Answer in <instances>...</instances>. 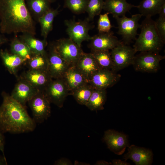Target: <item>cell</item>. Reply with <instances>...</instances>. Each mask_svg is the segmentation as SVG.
Masks as SVG:
<instances>
[{"label": "cell", "mask_w": 165, "mask_h": 165, "mask_svg": "<svg viewBox=\"0 0 165 165\" xmlns=\"http://www.w3.org/2000/svg\"><path fill=\"white\" fill-rule=\"evenodd\" d=\"M0 32L35 35V22L26 0H0Z\"/></svg>", "instance_id": "6da1fadb"}, {"label": "cell", "mask_w": 165, "mask_h": 165, "mask_svg": "<svg viewBox=\"0 0 165 165\" xmlns=\"http://www.w3.org/2000/svg\"><path fill=\"white\" fill-rule=\"evenodd\" d=\"M2 96L3 101L0 107V131L13 134L33 131L36 123L28 114L25 107L11 95L4 93Z\"/></svg>", "instance_id": "7a4b0ae2"}, {"label": "cell", "mask_w": 165, "mask_h": 165, "mask_svg": "<svg viewBox=\"0 0 165 165\" xmlns=\"http://www.w3.org/2000/svg\"><path fill=\"white\" fill-rule=\"evenodd\" d=\"M141 31L133 48L136 52H159L165 42L161 39L151 17H145L140 24Z\"/></svg>", "instance_id": "3957f363"}, {"label": "cell", "mask_w": 165, "mask_h": 165, "mask_svg": "<svg viewBox=\"0 0 165 165\" xmlns=\"http://www.w3.org/2000/svg\"><path fill=\"white\" fill-rule=\"evenodd\" d=\"M142 16L139 13L132 15L130 18L124 15L115 18L118 25L117 33L121 36V40L124 44L128 45L136 39L137 31L140 26L139 21Z\"/></svg>", "instance_id": "277c9868"}, {"label": "cell", "mask_w": 165, "mask_h": 165, "mask_svg": "<svg viewBox=\"0 0 165 165\" xmlns=\"http://www.w3.org/2000/svg\"><path fill=\"white\" fill-rule=\"evenodd\" d=\"M90 22L87 18L78 21L74 20L64 21L67 27L66 31L69 38L80 47L83 42L90 39L91 37L89 34V31L94 28V25Z\"/></svg>", "instance_id": "5b68a950"}, {"label": "cell", "mask_w": 165, "mask_h": 165, "mask_svg": "<svg viewBox=\"0 0 165 165\" xmlns=\"http://www.w3.org/2000/svg\"><path fill=\"white\" fill-rule=\"evenodd\" d=\"M165 56L159 53L151 51L141 52L135 55L132 65L137 71L148 73L157 72L160 68V62Z\"/></svg>", "instance_id": "8992f818"}, {"label": "cell", "mask_w": 165, "mask_h": 165, "mask_svg": "<svg viewBox=\"0 0 165 165\" xmlns=\"http://www.w3.org/2000/svg\"><path fill=\"white\" fill-rule=\"evenodd\" d=\"M28 103L36 123H42L50 116L51 103L44 91H38Z\"/></svg>", "instance_id": "52a82bcc"}, {"label": "cell", "mask_w": 165, "mask_h": 165, "mask_svg": "<svg viewBox=\"0 0 165 165\" xmlns=\"http://www.w3.org/2000/svg\"><path fill=\"white\" fill-rule=\"evenodd\" d=\"M112 71L115 72L132 64L136 53L134 48L123 42L111 50Z\"/></svg>", "instance_id": "ba28073f"}, {"label": "cell", "mask_w": 165, "mask_h": 165, "mask_svg": "<svg viewBox=\"0 0 165 165\" xmlns=\"http://www.w3.org/2000/svg\"><path fill=\"white\" fill-rule=\"evenodd\" d=\"M58 53L70 66L74 65L84 52L70 38H60L53 42Z\"/></svg>", "instance_id": "9c48e42d"}, {"label": "cell", "mask_w": 165, "mask_h": 165, "mask_svg": "<svg viewBox=\"0 0 165 165\" xmlns=\"http://www.w3.org/2000/svg\"><path fill=\"white\" fill-rule=\"evenodd\" d=\"M44 92L51 103L61 108L70 92L62 78L54 79L47 86Z\"/></svg>", "instance_id": "30bf717a"}, {"label": "cell", "mask_w": 165, "mask_h": 165, "mask_svg": "<svg viewBox=\"0 0 165 165\" xmlns=\"http://www.w3.org/2000/svg\"><path fill=\"white\" fill-rule=\"evenodd\" d=\"M47 52L50 75L52 79L62 78L70 65L60 56L53 43L50 44Z\"/></svg>", "instance_id": "8fae6325"}, {"label": "cell", "mask_w": 165, "mask_h": 165, "mask_svg": "<svg viewBox=\"0 0 165 165\" xmlns=\"http://www.w3.org/2000/svg\"><path fill=\"white\" fill-rule=\"evenodd\" d=\"M88 45L91 51L109 50L121 43L122 41L114 35L113 31L98 32L91 37Z\"/></svg>", "instance_id": "7c38bea8"}, {"label": "cell", "mask_w": 165, "mask_h": 165, "mask_svg": "<svg viewBox=\"0 0 165 165\" xmlns=\"http://www.w3.org/2000/svg\"><path fill=\"white\" fill-rule=\"evenodd\" d=\"M119 78V75L114 71L101 69L93 74L88 83L95 89H106L114 85Z\"/></svg>", "instance_id": "4fadbf2b"}, {"label": "cell", "mask_w": 165, "mask_h": 165, "mask_svg": "<svg viewBox=\"0 0 165 165\" xmlns=\"http://www.w3.org/2000/svg\"><path fill=\"white\" fill-rule=\"evenodd\" d=\"M20 78L42 91H44L53 79L48 71L29 69Z\"/></svg>", "instance_id": "5bb4252c"}, {"label": "cell", "mask_w": 165, "mask_h": 165, "mask_svg": "<svg viewBox=\"0 0 165 165\" xmlns=\"http://www.w3.org/2000/svg\"><path fill=\"white\" fill-rule=\"evenodd\" d=\"M103 139L108 148L117 155L123 153L128 145L127 137L125 135L112 130L105 132Z\"/></svg>", "instance_id": "9a60e30c"}, {"label": "cell", "mask_w": 165, "mask_h": 165, "mask_svg": "<svg viewBox=\"0 0 165 165\" xmlns=\"http://www.w3.org/2000/svg\"><path fill=\"white\" fill-rule=\"evenodd\" d=\"M38 91L29 82L20 78L16 84L11 96L25 107L26 103Z\"/></svg>", "instance_id": "2e32d148"}, {"label": "cell", "mask_w": 165, "mask_h": 165, "mask_svg": "<svg viewBox=\"0 0 165 165\" xmlns=\"http://www.w3.org/2000/svg\"><path fill=\"white\" fill-rule=\"evenodd\" d=\"M88 81L96 72L101 69L91 52H84L74 65Z\"/></svg>", "instance_id": "e0dca14e"}, {"label": "cell", "mask_w": 165, "mask_h": 165, "mask_svg": "<svg viewBox=\"0 0 165 165\" xmlns=\"http://www.w3.org/2000/svg\"><path fill=\"white\" fill-rule=\"evenodd\" d=\"M128 150L124 156L126 160L130 159L137 165H150L152 163V153L150 150L134 145L129 147Z\"/></svg>", "instance_id": "ac0fdd59"}, {"label": "cell", "mask_w": 165, "mask_h": 165, "mask_svg": "<svg viewBox=\"0 0 165 165\" xmlns=\"http://www.w3.org/2000/svg\"><path fill=\"white\" fill-rule=\"evenodd\" d=\"M136 7L126 0H105L103 9L116 18L125 15L132 8Z\"/></svg>", "instance_id": "d6986e66"}, {"label": "cell", "mask_w": 165, "mask_h": 165, "mask_svg": "<svg viewBox=\"0 0 165 165\" xmlns=\"http://www.w3.org/2000/svg\"><path fill=\"white\" fill-rule=\"evenodd\" d=\"M62 78L70 92L88 83L84 76L74 65L69 67Z\"/></svg>", "instance_id": "ffe728a7"}, {"label": "cell", "mask_w": 165, "mask_h": 165, "mask_svg": "<svg viewBox=\"0 0 165 165\" xmlns=\"http://www.w3.org/2000/svg\"><path fill=\"white\" fill-rule=\"evenodd\" d=\"M23 34L19 36V38L27 46L32 54L47 53L45 49L47 45L46 39L40 40L35 37L34 35L27 33Z\"/></svg>", "instance_id": "44dd1931"}, {"label": "cell", "mask_w": 165, "mask_h": 165, "mask_svg": "<svg viewBox=\"0 0 165 165\" xmlns=\"http://www.w3.org/2000/svg\"><path fill=\"white\" fill-rule=\"evenodd\" d=\"M165 3V0H142L136 7L142 16L152 17L159 13Z\"/></svg>", "instance_id": "7402d4cb"}, {"label": "cell", "mask_w": 165, "mask_h": 165, "mask_svg": "<svg viewBox=\"0 0 165 165\" xmlns=\"http://www.w3.org/2000/svg\"><path fill=\"white\" fill-rule=\"evenodd\" d=\"M0 56L9 72L16 75L18 68L27 61L16 54L10 53L6 50H1Z\"/></svg>", "instance_id": "603a6c76"}, {"label": "cell", "mask_w": 165, "mask_h": 165, "mask_svg": "<svg viewBox=\"0 0 165 165\" xmlns=\"http://www.w3.org/2000/svg\"><path fill=\"white\" fill-rule=\"evenodd\" d=\"M27 8L32 18H39L51 8L48 0H26Z\"/></svg>", "instance_id": "cb8c5ba5"}, {"label": "cell", "mask_w": 165, "mask_h": 165, "mask_svg": "<svg viewBox=\"0 0 165 165\" xmlns=\"http://www.w3.org/2000/svg\"><path fill=\"white\" fill-rule=\"evenodd\" d=\"M59 7L56 9L50 8L38 20L41 26V35L46 39L50 32L53 28V23L55 17L58 14Z\"/></svg>", "instance_id": "d4e9b609"}, {"label": "cell", "mask_w": 165, "mask_h": 165, "mask_svg": "<svg viewBox=\"0 0 165 165\" xmlns=\"http://www.w3.org/2000/svg\"><path fill=\"white\" fill-rule=\"evenodd\" d=\"M106 98V89L94 88L85 106L91 111L103 110Z\"/></svg>", "instance_id": "484cf974"}, {"label": "cell", "mask_w": 165, "mask_h": 165, "mask_svg": "<svg viewBox=\"0 0 165 165\" xmlns=\"http://www.w3.org/2000/svg\"><path fill=\"white\" fill-rule=\"evenodd\" d=\"M94 88L87 83L70 92L79 104L86 105Z\"/></svg>", "instance_id": "4316f807"}, {"label": "cell", "mask_w": 165, "mask_h": 165, "mask_svg": "<svg viewBox=\"0 0 165 165\" xmlns=\"http://www.w3.org/2000/svg\"><path fill=\"white\" fill-rule=\"evenodd\" d=\"M10 46L12 53L19 56L27 61L30 58L32 54L29 49L19 38L15 36L11 41Z\"/></svg>", "instance_id": "83f0119b"}, {"label": "cell", "mask_w": 165, "mask_h": 165, "mask_svg": "<svg viewBox=\"0 0 165 165\" xmlns=\"http://www.w3.org/2000/svg\"><path fill=\"white\" fill-rule=\"evenodd\" d=\"M91 53L101 69L112 71V61L109 50L93 51Z\"/></svg>", "instance_id": "f1b7e54d"}, {"label": "cell", "mask_w": 165, "mask_h": 165, "mask_svg": "<svg viewBox=\"0 0 165 165\" xmlns=\"http://www.w3.org/2000/svg\"><path fill=\"white\" fill-rule=\"evenodd\" d=\"M26 61L29 69L48 71L47 52L44 54H32Z\"/></svg>", "instance_id": "f546056e"}, {"label": "cell", "mask_w": 165, "mask_h": 165, "mask_svg": "<svg viewBox=\"0 0 165 165\" xmlns=\"http://www.w3.org/2000/svg\"><path fill=\"white\" fill-rule=\"evenodd\" d=\"M104 5L103 0H89L86 12L88 14L87 18L90 21H92L96 16L100 14Z\"/></svg>", "instance_id": "4dcf8cb0"}, {"label": "cell", "mask_w": 165, "mask_h": 165, "mask_svg": "<svg viewBox=\"0 0 165 165\" xmlns=\"http://www.w3.org/2000/svg\"><path fill=\"white\" fill-rule=\"evenodd\" d=\"M89 0H64V7L68 9L75 14L86 12Z\"/></svg>", "instance_id": "1f68e13d"}, {"label": "cell", "mask_w": 165, "mask_h": 165, "mask_svg": "<svg viewBox=\"0 0 165 165\" xmlns=\"http://www.w3.org/2000/svg\"><path fill=\"white\" fill-rule=\"evenodd\" d=\"M108 14L106 12L104 14L99 15L97 22V29L99 32H108L113 27L111 24Z\"/></svg>", "instance_id": "d6a6232c"}, {"label": "cell", "mask_w": 165, "mask_h": 165, "mask_svg": "<svg viewBox=\"0 0 165 165\" xmlns=\"http://www.w3.org/2000/svg\"><path fill=\"white\" fill-rule=\"evenodd\" d=\"M155 22L158 31L161 39L165 42V18L159 17Z\"/></svg>", "instance_id": "836d02e7"}, {"label": "cell", "mask_w": 165, "mask_h": 165, "mask_svg": "<svg viewBox=\"0 0 165 165\" xmlns=\"http://www.w3.org/2000/svg\"><path fill=\"white\" fill-rule=\"evenodd\" d=\"M55 165H72V162L68 159L65 158H62L55 162Z\"/></svg>", "instance_id": "e575fe53"}, {"label": "cell", "mask_w": 165, "mask_h": 165, "mask_svg": "<svg viewBox=\"0 0 165 165\" xmlns=\"http://www.w3.org/2000/svg\"><path fill=\"white\" fill-rule=\"evenodd\" d=\"M2 133L0 131V150L2 152L4 156L6 158L4 153V139Z\"/></svg>", "instance_id": "d590c367"}, {"label": "cell", "mask_w": 165, "mask_h": 165, "mask_svg": "<svg viewBox=\"0 0 165 165\" xmlns=\"http://www.w3.org/2000/svg\"><path fill=\"white\" fill-rule=\"evenodd\" d=\"M112 164L114 165H128L129 163L120 160H114L112 161Z\"/></svg>", "instance_id": "8d00e7d4"}, {"label": "cell", "mask_w": 165, "mask_h": 165, "mask_svg": "<svg viewBox=\"0 0 165 165\" xmlns=\"http://www.w3.org/2000/svg\"><path fill=\"white\" fill-rule=\"evenodd\" d=\"M158 14L159 17L165 18V3L163 5Z\"/></svg>", "instance_id": "74e56055"}, {"label": "cell", "mask_w": 165, "mask_h": 165, "mask_svg": "<svg viewBox=\"0 0 165 165\" xmlns=\"http://www.w3.org/2000/svg\"><path fill=\"white\" fill-rule=\"evenodd\" d=\"M2 34L1 33H0V45L8 41V39Z\"/></svg>", "instance_id": "f35d334b"}, {"label": "cell", "mask_w": 165, "mask_h": 165, "mask_svg": "<svg viewBox=\"0 0 165 165\" xmlns=\"http://www.w3.org/2000/svg\"><path fill=\"white\" fill-rule=\"evenodd\" d=\"M110 163L104 160H99L96 163L95 165H109Z\"/></svg>", "instance_id": "ab89813d"}, {"label": "cell", "mask_w": 165, "mask_h": 165, "mask_svg": "<svg viewBox=\"0 0 165 165\" xmlns=\"http://www.w3.org/2000/svg\"><path fill=\"white\" fill-rule=\"evenodd\" d=\"M7 164L6 158L4 157L2 158L0 157V165H6Z\"/></svg>", "instance_id": "60d3db41"}, {"label": "cell", "mask_w": 165, "mask_h": 165, "mask_svg": "<svg viewBox=\"0 0 165 165\" xmlns=\"http://www.w3.org/2000/svg\"><path fill=\"white\" fill-rule=\"evenodd\" d=\"M49 2L51 3H53L56 1V0H48Z\"/></svg>", "instance_id": "b9f144b4"}]
</instances>
